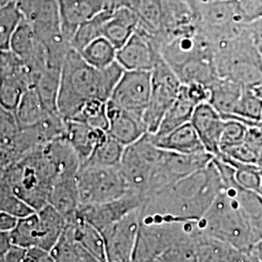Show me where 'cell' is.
<instances>
[{"label":"cell","instance_id":"6da1fadb","mask_svg":"<svg viewBox=\"0 0 262 262\" xmlns=\"http://www.w3.org/2000/svg\"><path fill=\"white\" fill-rule=\"evenodd\" d=\"M223 187L224 182L213 159L205 168L146 197L141 219L195 223L205 215Z\"/></svg>","mask_w":262,"mask_h":262},{"label":"cell","instance_id":"7a4b0ae2","mask_svg":"<svg viewBox=\"0 0 262 262\" xmlns=\"http://www.w3.org/2000/svg\"><path fill=\"white\" fill-rule=\"evenodd\" d=\"M124 69L116 60L107 67L91 66L81 54L70 48L61 71L57 110L64 120H72L90 100L108 102Z\"/></svg>","mask_w":262,"mask_h":262},{"label":"cell","instance_id":"3957f363","mask_svg":"<svg viewBox=\"0 0 262 262\" xmlns=\"http://www.w3.org/2000/svg\"><path fill=\"white\" fill-rule=\"evenodd\" d=\"M197 228L201 233L225 241L242 252L255 244L252 226L231 188L225 184L205 215L197 222Z\"/></svg>","mask_w":262,"mask_h":262},{"label":"cell","instance_id":"277c9868","mask_svg":"<svg viewBox=\"0 0 262 262\" xmlns=\"http://www.w3.org/2000/svg\"><path fill=\"white\" fill-rule=\"evenodd\" d=\"M4 177L14 194L34 211L47 205L51 188L56 182L42 148L4 169Z\"/></svg>","mask_w":262,"mask_h":262},{"label":"cell","instance_id":"5b68a950","mask_svg":"<svg viewBox=\"0 0 262 262\" xmlns=\"http://www.w3.org/2000/svg\"><path fill=\"white\" fill-rule=\"evenodd\" d=\"M214 63L219 77L231 79L244 88L262 80V58L249 25L239 36L215 45Z\"/></svg>","mask_w":262,"mask_h":262},{"label":"cell","instance_id":"8992f818","mask_svg":"<svg viewBox=\"0 0 262 262\" xmlns=\"http://www.w3.org/2000/svg\"><path fill=\"white\" fill-rule=\"evenodd\" d=\"M66 219L50 204L18 219L10 231L11 241L24 249L39 248L51 252L66 229Z\"/></svg>","mask_w":262,"mask_h":262},{"label":"cell","instance_id":"52a82bcc","mask_svg":"<svg viewBox=\"0 0 262 262\" xmlns=\"http://www.w3.org/2000/svg\"><path fill=\"white\" fill-rule=\"evenodd\" d=\"M75 179L81 206L109 202L130 190L120 166L84 163Z\"/></svg>","mask_w":262,"mask_h":262},{"label":"cell","instance_id":"ba28073f","mask_svg":"<svg viewBox=\"0 0 262 262\" xmlns=\"http://www.w3.org/2000/svg\"><path fill=\"white\" fill-rule=\"evenodd\" d=\"M162 155L163 150L155 144L154 134L149 132L124 148L120 168L130 190L144 196L150 174Z\"/></svg>","mask_w":262,"mask_h":262},{"label":"cell","instance_id":"9c48e42d","mask_svg":"<svg viewBox=\"0 0 262 262\" xmlns=\"http://www.w3.org/2000/svg\"><path fill=\"white\" fill-rule=\"evenodd\" d=\"M182 83L162 56L157 59L151 70V91L143 121L149 133L156 134L170 106L178 96Z\"/></svg>","mask_w":262,"mask_h":262},{"label":"cell","instance_id":"30bf717a","mask_svg":"<svg viewBox=\"0 0 262 262\" xmlns=\"http://www.w3.org/2000/svg\"><path fill=\"white\" fill-rule=\"evenodd\" d=\"M215 157L209 152L185 155L163 150V155L150 174L144 196H150L180 180L204 169Z\"/></svg>","mask_w":262,"mask_h":262},{"label":"cell","instance_id":"8fae6325","mask_svg":"<svg viewBox=\"0 0 262 262\" xmlns=\"http://www.w3.org/2000/svg\"><path fill=\"white\" fill-rule=\"evenodd\" d=\"M34 85L31 70L10 50L0 52V103L14 112L20 97Z\"/></svg>","mask_w":262,"mask_h":262},{"label":"cell","instance_id":"7c38bea8","mask_svg":"<svg viewBox=\"0 0 262 262\" xmlns=\"http://www.w3.org/2000/svg\"><path fill=\"white\" fill-rule=\"evenodd\" d=\"M21 19L30 24L39 40L53 43L66 39L57 0H15Z\"/></svg>","mask_w":262,"mask_h":262},{"label":"cell","instance_id":"4fadbf2b","mask_svg":"<svg viewBox=\"0 0 262 262\" xmlns=\"http://www.w3.org/2000/svg\"><path fill=\"white\" fill-rule=\"evenodd\" d=\"M151 91V71L124 70L108 101L143 118Z\"/></svg>","mask_w":262,"mask_h":262},{"label":"cell","instance_id":"5bb4252c","mask_svg":"<svg viewBox=\"0 0 262 262\" xmlns=\"http://www.w3.org/2000/svg\"><path fill=\"white\" fill-rule=\"evenodd\" d=\"M140 209L101 232L105 243L107 262H130L140 228Z\"/></svg>","mask_w":262,"mask_h":262},{"label":"cell","instance_id":"9a60e30c","mask_svg":"<svg viewBox=\"0 0 262 262\" xmlns=\"http://www.w3.org/2000/svg\"><path fill=\"white\" fill-rule=\"evenodd\" d=\"M161 44L137 26L126 43L117 51L116 60L126 71H151L160 54Z\"/></svg>","mask_w":262,"mask_h":262},{"label":"cell","instance_id":"2e32d148","mask_svg":"<svg viewBox=\"0 0 262 262\" xmlns=\"http://www.w3.org/2000/svg\"><path fill=\"white\" fill-rule=\"evenodd\" d=\"M144 201L145 197L141 193L129 190L123 196L109 202L81 206L78 215L102 232L134 210L141 208Z\"/></svg>","mask_w":262,"mask_h":262},{"label":"cell","instance_id":"e0dca14e","mask_svg":"<svg viewBox=\"0 0 262 262\" xmlns=\"http://www.w3.org/2000/svg\"><path fill=\"white\" fill-rule=\"evenodd\" d=\"M196 32L197 14L189 0H162V45Z\"/></svg>","mask_w":262,"mask_h":262},{"label":"cell","instance_id":"ac0fdd59","mask_svg":"<svg viewBox=\"0 0 262 262\" xmlns=\"http://www.w3.org/2000/svg\"><path fill=\"white\" fill-rule=\"evenodd\" d=\"M10 51L28 66L34 77L48 66L47 50L25 19H21L13 35Z\"/></svg>","mask_w":262,"mask_h":262},{"label":"cell","instance_id":"d6986e66","mask_svg":"<svg viewBox=\"0 0 262 262\" xmlns=\"http://www.w3.org/2000/svg\"><path fill=\"white\" fill-rule=\"evenodd\" d=\"M61 31L70 43L76 30L104 10L118 7L113 0H57Z\"/></svg>","mask_w":262,"mask_h":262},{"label":"cell","instance_id":"ffe728a7","mask_svg":"<svg viewBox=\"0 0 262 262\" xmlns=\"http://www.w3.org/2000/svg\"><path fill=\"white\" fill-rule=\"evenodd\" d=\"M190 122L207 152L217 156L221 152V137L225 126L221 114L209 102H204L197 105Z\"/></svg>","mask_w":262,"mask_h":262},{"label":"cell","instance_id":"44dd1931","mask_svg":"<svg viewBox=\"0 0 262 262\" xmlns=\"http://www.w3.org/2000/svg\"><path fill=\"white\" fill-rule=\"evenodd\" d=\"M107 116L109 121L107 134L124 147L148 133L143 118L127 112L110 101L107 102Z\"/></svg>","mask_w":262,"mask_h":262},{"label":"cell","instance_id":"7402d4cb","mask_svg":"<svg viewBox=\"0 0 262 262\" xmlns=\"http://www.w3.org/2000/svg\"><path fill=\"white\" fill-rule=\"evenodd\" d=\"M42 151L53 169L56 182L75 178L82 165L81 159L66 137L57 138L42 147Z\"/></svg>","mask_w":262,"mask_h":262},{"label":"cell","instance_id":"603a6c76","mask_svg":"<svg viewBox=\"0 0 262 262\" xmlns=\"http://www.w3.org/2000/svg\"><path fill=\"white\" fill-rule=\"evenodd\" d=\"M139 24L136 11L129 6H118L109 11L103 25V37L117 50L122 47L135 32Z\"/></svg>","mask_w":262,"mask_h":262},{"label":"cell","instance_id":"cb8c5ba5","mask_svg":"<svg viewBox=\"0 0 262 262\" xmlns=\"http://www.w3.org/2000/svg\"><path fill=\"white\" fill-rule=\"evenodd\" d=\"M154 141L161 150L185 155L207 152L190 122L165 135L154 134Z\"/></svg>","mask_w":262,"mask_h":262},{"label":"cell","instance_id":"d4e9b609","mask_svg":"<svg viewBox=\"0 0 262 262\" xmlns=\"http://www.w3.org/2000/svg\"><path fill=\"white\" fill-rule=\"evenodd\" d=\"M107 136L102 129L74 120L66 121V138L74 148L82 164L90 159L97 145Z\"/></svg>","mask_w":262,"mask_h":262},{"label":"cell","instance_id":"484cf974","mask_svg":"<svg viewBox=\"0 0 262 262\" xmlns=\"http://www.w3.org/2000/svg\"><path fill=\"white\" fill-rule=\"evenodd\" d=\"M66 222V230L76 243L97 258L107 262L103 236L98 229L84 221L78 213Z\"/></svg>","mask_w":262,"mask_h":262},{"label":"cell","instance_id":"4316f807","mask_svg":"<svg viewBox=\"0 0 262 262\" xmlns=\"http://www.w3.org/2000/svg\"><path fill=\"white\" fill-rule=\"evenodd\" d=\"M243 252L234 246L201 233L197 228L196 262H241Z\"/></svg>","mask_w":262,"mask_h":262},{"label":"cell","instance_id":"83f0119b","mask_svg":"<svg viewBox=\"0 0 262 262\" xmlns=\"http://www.w3.org/2000/svg\"><path fill=\"white\" fill-rule=\"evenodd\" d=\"M48 204L67 220L78 213L81 202L75 178L57 181L51 188L48 197Z\"/></svg>","mask_w":262,"mask_h":262},{"label":"cell","instance_id":"f1b7e54d","mask_svg":"<svg viewBox=\"0 0 262 262\" xmlns=\"http://www.w3.org/2000/svg\"><path fill=\"white\" fill-rule=\"evenodd\" d=\"M211 104L221 115L232 114L244 93L242 84L228 78L219 77L209 86Z\"/></svg>","mask_w":262,"mask_h":262},{"label":"cell","instance_id":"f546056e","mask_svg":"<svg viewBox=\"0 0 262 262\" xmlns=\"http://www.w3.org/2000/svg\"><path fill=\"white\" fill-rule=\"evenodd\" d=\"M175 73L182 84L197 83L210 86L219 78L213 56H195L181 66Z\"/></svg>","mask_w":262,"mask_h":262},{"label":"cell","instance_id":"4dcf8cb0","mask_svg":"<svg viewBox=\"0 0 262 262\" xmlns=\"http://www.w3.org/2000/svg\"><path fill=\"white\" fill-rule=\"evenodd\" d=\"M196 106V104L187 96L182 84L176 100L165 113L156 135H165L178 128L179 126L190 122Z\"/></svg>","mask_w":262,"mask_h":262},{"label":"cell","instance_id":"1f68e13d","mask_svg":"<svg viewBox=\"0 0 262 262\" xmlns=\"http://www.w3.org/2000/svg\"><path fill=\"white\" fill-rule=\"evenodd\" d=\"M62 67L48 66L34 77V85L38 95L48 111L58 113L57 97L60 85Z\"/></svg>","mask_w":262,"mask_h":262},{"label":"cell","instance_id":"d6a6232c","mask_svg":"<svg viewBox=\"0 0 262 262\" xmlns=\"http://www.w3.org/2000/svg\"><path fill=\"white\" fill-rule=\"evenodd\" d=\"M48 112L50 111H48L44 104L42 103L34 88H30L23 94L14 110L19 128L35 125L47 115Z\"/></svg>","mask_w":262,"mask_h":262},{"label":"cell","instance_id":"836d02e7","mask_svg":"<svg viewBox=\"0 0 262 262\" xmlns=\"http://www.w3.org/2000/svg\"><path fill=\"white\" fill-rule=\"evenodd\" d=\"M134 10L139 18L138 27L162 45V0H137Z\"/></svg>","mask_w":262,"mask_h":262},{"label":"cell","instance_id":"e575fe53","mask_svg":"<svg viewBox=\"0 0 262 262\" xmlns=\"http://www.w3.org/2000/svg\"><path fill=\"white\" fill-rule=\"evenodd\" d=\"M117 48L101 36L91 42L80 52L84 60L96 68H104L116 61Z\"/></svg>","mask_w":262,"mask_h":262},{"label":"cell","instance_id":"d590c367","mask_svg":"<svg viewBox=\"0 0 262 262\" xmlns=\"http://www.w3.org/2000/svg\"><path fill=\"white\" fill-rule=\"evenodd\" d=\"M112 9V8H111ZM110 9L104 10L93 19L81 25L70 41V46L79 53L95 39L103 36V25Z\"/></svg>","mask_w":262,"mask_h":262},{"label":"cell","instance_id":"8d00e7d4","mask_svg":"<svg viewBox=\"0 0 262 262\" xmlns=\"http://www.w3.org/2000/svg\"><path fill=\"white\" fill-rule=\"evenodd\" d=\"M124 148L125 147L120 142L107 134L103 140L97 145L92 157L84 163L102 166H120Z\"/></svg>","mask_w":262,"mask_h":262},{"label":"cell","instance_id":"74e56055","mask_svg":"<svg viewBox=\"0 0 262 262\" xmlns=\"http://www.w3.org/2000/svg\"><path fill=\"white\" fill-rule=\"evenodd\" d=\"M74 121L84 122L94 128L107 132L109 121L107 116V102L99 99H93L84 103L80 111L72 119Z\"/></svg>","mask_w":262,"mask_h":262},{"label":"cell","instance_id":"f35d334b","mask_svg":"<svg viewBox=\"0 0 262 262\" xmlns=\"http://www.w3.org/2000/svg\"><path fill=\"white\" fill-rule=\"evenodd\" d=\"M33 212V209L14 194L4 177V169L0 168V214L7 213L19 219Z\"/></svg>","mask_w":262,"mask_h":262},{"label":"cell","instance_id":"ab89813d","mask_svg":"<svg viewBox=\"0 0 262 262\" xmlns=\"http://www.w3.org/2000/svg\"><path fill=\"white\" fill-rule=\"evenodd\" d=\"M21 20L15 1L0 7V52L10 50L13 35Z\"/></svg>","mask_w":262,"mask_h":262},{"label":"cell","instance_id":"60d3db41","mask_svg":"<svg viewBox=\"0 0 262 262\" xmlns=\"http://www.w3.org/2000/svg\"><path fill=\"white\" fill-rule=\"evenodd\" d=\"M232 115H235L244 120L253 122H260L262 115V98L245 88L243 94L235 107Z\"/></svg>","mask_w":262,"mask_h":262},{"label":"cell","instance_id":"b9f144b4","mask_svg":"<svg viewBox=\"0 0 262 262\" xmlns=\"http://www.w3.org/2000/svg\"><path fill=\"white\" fill-rule=\"evenodd\" d=\"M225 120V126L221 137V149L224 147L234 146L245 141L249 127L229 115H221Z\"/></svg>","mask_w":262,"mask_h":262},{"label":"cell","instance_id":"7bdbcfd3","mask_svg":"<svg viewBox=\"0 0 262 262\" xmlns=\"http://www.w3.org/2000/svg\"><path fill=\"white\" fill-rule=\"evenodd\" d=\"M51 254L54 262H80L78 245L66 229L52 249Z\"/></svg>","mask_w":262,"mask_h":262},{"label":"cell","instance_id":"ee69618b","mask_svg":"<svg viewBox=\"0 0 262 262\" xmlns=\"http://www.w3.org/2000/svg\"><path fill=\"white\" fill-rule=\"evenodd\" d=\"M19 131L13 111L0 103V148L9 146Z\"/></svg>","mask_w":262,"mask_h":262},{"label":"cell","instance_id":"f6af8a7d","mask_svg":"<svg viewBox=\"0 0 262 262\" xmlns=\"http://www.w3.org/2000/svg\"><path fill=\"white\" fill-rule=\"evenodd\" d=\"M240 15L247 24L262 19V0H234Z\"/></svg>","mask_w":262,"mask_h":262},{"label":"cell","instance_id":"bcb514c9","mask_svg":"<svg viewBox=\"0 0 262 262\" xmlns=\"http://www.w3.org/2000/svg\"><path fill=\"white\" fill-rule=\"evenodd\" d=\"M187 96L196 104L204 103V102H209L210 99V89L205 84H197V83H192V84H183Z\"/></svg>","mask_w":262,"mask_h":262},{"label":"cell","instance_id":"7dc6e473","mask_svg":"<svg viewBox=\"0 0 262 262\" xmlns=\"http://www.w3.org/2000/svg\"><path fill=\"white\" fill-rule=\"evenodd\" d=\"M28 253L34 257L36 262H54L51 252H48L45 250L39 248H31L28 249Z\"/></svg>","mask_w":262,"mask_h":262},{"label":"cell","instance_id":"c3c4849f","mask_svg":"<svg viewBox=\"0 0 262 262\" xmlns=\"http://www.w3.org/2000/svg\"><path fill=\"white\" fill-rule=\"evenodd\" d=\"M12 246H13V244L11 241L10 231L0 230V261L9 251L10 248Z\"/></svg>","mask_w":262,"mask_h":262},{"label":"cell","instance_id":"681fc988","mask_svg":"<svg viewBox=\"0 0 262 262\" xmlns=\"http://www.w3.org/2000/svg\"><path fill=\"white\" fill-rule=\"evenodd\" d=\"M241 262H262V254L256 253L253 248L243 252Z\"/></svg>","mask_w":262,"mask_h":262},{"label":"cell","instance_id":"f907efd6","mask_svg":"<svg viewBox=\"0 0 262 262\" xmlns=\"http://www.w3.org/2000/svg\"><path fill=\"white\" fill-rule=\"evenodd\" d=\"M78 248H79V253H80V262H105L101 260V259H99V258H97L92 253L86 252L81 246L78 245Z\"/></svg>","mask_w":262,"mask_h":262},{"label":"cell","instance_id":"816d5d0a","mask_svg":"<svg viewBox=\"0 0 262 262\" xmlns=\"http://www.w3.org/2000/svg\"><path fill=\"white\" fill-rule=\"evenodd\" d=\"M248 89L253 91L254 94H256L257 96H259L260 98H262V80H260L259 82H257L256 84H253V86L248 88Z\"/></svg>","mask_w":262,"mask_h":262},{"label":"cell","instance_id":"f5cc1de1","mask_svg":"<svg viewBox=\"0 0 262 262\" xmlns=\"http://www.w3.org/2000/svg\"><path fill=\"white\" fill-rule=\"evenodd\" d=\"M252 248H253V250H254L256 253L262 254V239L254 244Z\"/></svg>","mask_w":262,"mask_h":262},{"label":"cell","instance_id":"db71d44e","mask_svg":"<svg viewBox=\"0 0 262 262\" xmlns=\"http://www.w3.org/2000/svg\"><path fill=\"white\" fill-rule=\"evenodd\" d=\"M21 262H36L35 261V259H34V257L31 255V254H29V253H27L26 254V256H25V258L23 259V261Z\"/></svg>","mask_w":262,"mask_h":262},{"label":"cell","instance_id":"11a10c76","mask_svg":"<svg viewBox=\"0 0 262 262\" xmlns=\"http://www.w3.org/2000/svg\"><path fill=\"white\" fill-rule=\"evenodd\" d=\"M259 194L262 196V174H261V183H260V189H259Z\"/></svg>","mask_w":262,"mask_h":262},{"label":"cell","instance_id":"9f6ffc18","mask_svg":"<svg viewBox=\"0 0 262 262\" xmlns=\"http://www.w3.org/2000/svg\"><path fill=\"white\" fill-rule=\"evenodd\" d=\"M260 122H262V115H261V120H260Z\"/></svg>","mask_w":262,"mask_h":262},{"label":"cell","instance_id":"6f0895ef","mask_svg":"<svg viewBox=\"0 0 262 262\" xmlns=\"http://www.w3.org/2000/svg\"><path fill=\"white\" fill-rule=\"evenodd\" d=\"M0 152H1V148H0Z\"/></svg>","mask_w":262,"mask_h":262},{"label":"cell","instance_id":"680465c9","mask_svg":"<svg viewBox=\"0 0 262 262\" xmlns=\"http://www.w3.org/2000/svg\"><path fill=\"white\" fill-rule=\"evenodd\" d=\"M130 262H135V261H133V260H131V261H130Z\"/></svg>","mask_w":262,"mask_h":262}]
</instances>
